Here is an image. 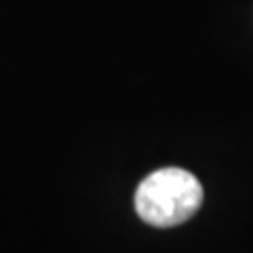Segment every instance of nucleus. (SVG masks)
I'll use <instances>...</instances> for the list:
<instances>
[{
    "mask_svg": "<svg viewBox=\"0 0 253 253\" xmlns=\"http://www.w3.org/2000/svg\"><path fill=\"white\" fill-rule=\"evenodd\" d=\"M203 199V186L192 173L167 167L150 173L137 186L135 211L150 226L173 228L192 217Z\"/></svg>",
    "mask_w": 253,
    "mask_h": 253,
    "instance_id": "obj_1",
    "label": "nucleus"
}]
</instances>
